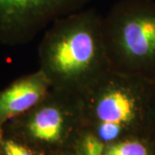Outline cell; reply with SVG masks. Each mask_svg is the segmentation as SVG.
Wrapping results in <instances>:
<instances>
[{"label": "cell", "mask_w": 155, "mask_h": 155, "mask_svg": "<svg viewBox=\"0 0 155 155\" xmlns=\"http://www.w3.org/2000/svg\"><path fill=\"white\" fill-rule=\"evenodd\" d=\"M151 85L140 78L110 70L80 95L84 129L104 144L151 135Z\"/></svg>", "instance_id": "2"}, {"label": "cell", "mask_w": 155, "mask_h": 155, "mask_svg": "<svg viewBox=\"0 0 155 155\" xmlns=\"http://www.w3.org/2000/svg\"><path fill=\"white\" fill-rule=\"evenodd\" d=\"M1 147V146H0ZM0 155H2V153H1V147H0Z\"/></svg>", "instance_id": "12"}, {"label": "cell", "mask_w": 155, "mask_h": 155, "mask_svg": "<svg viewBox=\"0 0 155 155\" xmlns=\"http://www.w3.org/2000/svg\"><path fill=\"white\" fill-rule=\"evenodd\" d=\"M4 134H5V131H4V128H3V126H0V146H1V143L4 140Z\"/></svg>", "instance_id": "11"}, {"label": "cell", "mask_w": 155, "mask_h": 155, "mask_svg": "<svg viewBox=\"0 0 155 155\" xmlns=\"http://www.w3.org/2000/svg\"><path fill=\"white\" fill-rule=\"evenodd\" d=\"M103 155H155V139L134 135L104 144Z\"/></svg>", "instance_id": "7"}, {"label": "cell", "mask_w": 155, "mask_h": 155, "mask_svg": "<svg viewBox=\"0 0 155 155\" xmlns=\"http://www.w3.org/2000/svg\"><path fill=\"white\" fill-rule=\"evenodd\" d=\"M50 90V82L39 69L13 82L0 92V126L32 110Z\"/></svg>", "instance_id": "6"}, {"label": "cell", "mask_w": 155, "mask_h": 155, "mask_svg": "<svg viewBox=\"0 0 155 155\" xmlns=\"http://www.w3.org/2000/svg\"><path fill=\"white\" fill-rule=\"evenodd\" d=\"M104 143L95 134L84 130L73 147L75 155H103Z\"/></svg>", "instance_id": "8"}, {"label": "cell", "mask_w": 155, "mask_h": 155, "mask_svg": "<svg viewBox=\"0 0 155 155\" xmlns=\"http://www.w3.org/2000/svg\"><path fill=\"white\" fill-rule=\"evenodd\" d=\"M38 58L51 88L81 95L110 70L103 17L85 8L56 19L45 31Z\"/></svg>", "instance_id": "1"}, {"label": "cell", "mask_w": 155, "mask_h": 155, "mask_svg": "<svg viewBox=\"0 0 155 155\" xmlns=\"http://www.w3.org/2000/svg\"><path fill=\"white\" fill-rule=\"evenodd\" d=\"M17 139L39 153L47 149L72 148L84 129L80 95L52 89L41 103L17 117Z\"/></svg>", "instance_id": "4"}, {"label": "cell", "mask_w": 155, "mask_h": 155, "mask_svg": "<svg viewBox=\"0 0 155 155\" xmlns=\"http://www.w3.org/2000/svg\"><path fill=\"white\" fill-rule=\"evenodd\" d=\"M103 33L111 71L155 81V0H120L105 17Z\"/></svg>", "instance_id": "3"}, {"label": "cell", "mask_w": 155, "mask_h": 155, "mask_svg": "<svg viewBox=\"0 0 155 155\" xmlns=\"http://www.w3.org/2000/svg\"><path fill=\"white\" fill-rule=\"evenodd\" d=\"M150 130L151 135L155 139V81L151 85L150 96Z\"/></svg>", "instance_id": "10"}, {"label": "cell", "mask_w": 155, "mask_h": 155, "mask_svg": "<svg viewBox=\"0 0 155 155\" xmlns=\"http://www.w3.org/2000/svg\"><path fill=\"white\" fill-rule=\"evenodd\" d=\"M91 0H0V39L24 44L56 19L82 11Z\"/></svg>", "instance_id": "5"}, {"label": "cell", "mask_w": 155, "mask_h": 155, "mask_svg": "<svg viewBox=\"0 0 155 155\" xmlns=\"http://www.w3.org/2000/svg\"><path fill=\"white\" fill-rule=\"evenodd\" d=\"M2 155H39L38 152L15 138H5L1 143Z\"/></svg>", "instance_id": "9"}]
</instances>
